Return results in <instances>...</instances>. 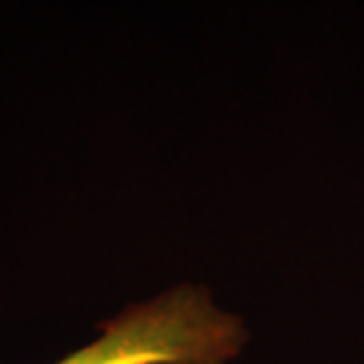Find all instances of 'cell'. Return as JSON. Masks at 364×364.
<instances>
[{"label": "cell", "instance_id": "obj_1", "mask_svg": "<svg viewBox=\"0 0 364 364\" xmlns=\"http://www.w3.org/2000/svg\"><path fill=\"white\" fill-rule=\"evenodd\" d=\"M246 338L208 289L180 284L105 319L97 338L53 364H228Z\"/></svg>", "mask_w": 364, "mask_h": 364}]
</instances>
